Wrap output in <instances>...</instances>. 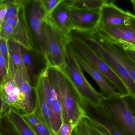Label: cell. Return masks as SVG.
Instances as JSON below:
<instances>
[{
  "instance_id": "74e56055",
  "label": "cell",
  "mask_w": 135,
  "mask_h": 135,
  "mask_svg": "<svg viewBox=\"0 0 135 135\" xmlns=\"http://www.w3.org/2000/svg\"><path fill=\"white\" fill-rule=\"evenodd\" d=\"M131 2L132 4L133 9H134L135 12V0H131Z\"/></svg>"
},
{
  "instance_id": "6da1fadb",
  "label": "cell",
  "mask_w": 135,
  "mask_h": 135,
  "mask_svg": "<svg viewBox=\"0 0 135 135\" xmlns=\"http://www.w3.org/2000/svg\"><path fill=\"white\" fill-rule=\"evenodd\" d=\"M47 71L51 83L61 107L62 123L76 127L85 117L79 97L61 69L47 67Z\"/></svg>"
},
{
  "instance_id": "277c9868",
  "label": "cell",
  "mask_w": 135,
  "mask_h": 135,
  "mask_svg": "<svg viewBox=\"0 0 135 135\" xmlns=\"http://www.w3.org/2000/svg\"><path fill=\"white\" fill-rule=\"evenodd\" d=\"M69 37V43L75 53L81 55L99 71L121 95L129 94L123 82L105 62L84 43L70 35Z\"/></svg>"
},
{
  "instance_id": "4fadbf2b",
  "label": "cell",
  "mask_w": 135,
  "mask_h": 135,
  "mask_svg": "<svg viewBox=\"0 0 135 135\" xmlns=\"http://www.w3.org/2000/svg\"><path fill=\"white\" fill-rule=\"evenodd\" d=\"M46 20L60 31L68 33L73 30L71 19L70 7L67 0H61L47 16Z\"/></svg>"
},
{
  "instance_id": "e0dca14e",
  "label": "cell",
  "mask_w": 135,
  "mask_h": 135,
  "mask_svg": "<svg viewBox=\"0 0 135 135\" xmlns=\"http://www.w3.org/2000/svg\"><path fill=\"white\" fill-rule=\"evenodd\" d=\"M7 126L16 135H36L23 116L13 108L8 109L4 117Z\"/></svg>"
},
{
  "instance_id": "836d02e7",
  "label": "cell",
  "mask_w": 135,
  "mask_h": 135,
  "mask_svg": "<svg viewBox=\"0 0 135 135\" xmlns=\"http://www.w3.org/2000/svg\"><path fill=\"white\" fill-rule=\"evenodd\" d=\"M4 22L9 25L12 27L13 29H15L18 24L19 21V16L14 17H10V18H5L4 21Z\"/></svg>"
},
{
  "instance_id": "8d00e7d4",
  "label": "cell",
  "mask_w": 135,
  "mask_h": 135,
  "mask_svg": "<svg viewBox=\"0 0 135 135\" xmlns=\"http://www.w3.org/2000/svg\"><path fill=\"white\" fill-rule=\"evenodd\" d=\"M71 135H80L79 134L78 132L77 131V130H76L75 128V127L73 130V131H72V133H71Z\"/></svg>"
},
{
  "instance_id": "cb8c5ba5",
  "label": "cell",
  "mask_w": 135,
  "mask_h": 135,
  "mask_svg": "<svg viewBox=\"0 0 135 135\" xmlns=\"http://www.w3.org/2000/svg\"><path fill=\"white\" fill-rule=\"evenodd\" d=\"M68 1L71 8L100 12L105 0H71Z\"/></svg>"
},
{
  "instance_id": "7a4b0ae2",
  "label": "cell",
  "mask_w": 135,
  "mask_h": 135,
  "mask_svg": "<svg viewBox=\"0 0 135 135\" xmlns=\"http://www.w3.org/2000/svg\"><path fill=\"white\" fill-rule=\"evenodd\" d=\"M66 64L62 70L70 82L82 104L99 106L103 95L96 90L86 80L70 43L66 47Z\"/></svg>"
},
{
  "instance_id": "e575fe53",
  "label": "cell",
  "mask_w": 135,
  "mask_h": 135,
  "mask_svg": "<svg viewBox=\"0 0 135 135\" xmlns=\"http://www.w3.org/2000/svg\"><path fill=\"white\" fill-rule=\"evenodd\" d=\"M127 12L129 17V27L135 29V15L129 11Z\"/></svg>"
},
{
  "instance_id": "5bb4252c",
  "label": "cell",
  "mask_w": 135,
  "mask_h": 135,
  "mask_svg": "<svg viewBox=\"0 0 135 135\" xmlns=\"http://www.w3.org/2000/svg\"><path fill=\"white\" fill-rule=\"evenodd\" d=\"M25 2L21 7L19 14V21L14 29L13 35L9 40L19 44L28 51L35 50L31 35L28 25L26 14Z\"/></svg>"
},
{
  "instance_id": "1f68e13d",
  "label": "cell",
  "mask_w": 135,
  "mask_h": 135,
  "mask_svg": "<svg viewBox=\"0 0 135 135\" xmlns=\"http://www.w3.org/2000/svg\"><path fill=\"white\" fill-rule=\"evenodd\" d=\"M134 117L135 125V97L128 94L123 96Z\"/></svg>"
},
{
  "instance_id": "ffe728a7",
  "label": "cell",
  "mask_w": 135,
  "mask_h": 135,
  "mask_svg": "<svg viewBox=\"0 0 135 135\" xmlns=\"http://www.w3.org/2000/svg\"><path fill=\"white\" fill-rule=\"evenodd\" d=\"M20 47L23 62L29 78V82L32 87L34 89L40 73L37 71L35 62L30 54V52L21 46Z\"/></svg>"
},
{
  "instance_id": "2e32d148",
  "label": "cell",
  "mask_w": 135,
  "mask_h": 135,
  "mask_svg": "<svg viewBox=\"0 0 135 135\" xmlns=\"http://www.w3.org/2000/svg\"><path fill=\"white\" fill-rule=\"evenodd\" d=\"M97 29L104 36L112 41L135 46V29L131 27L99 25Z\"/></svg>"
},
{
  "instance_id": "9c48e42d",
  "label": "cell",
  "mask_w": 135,
  "mask_h": 135,
  "mask_svg": "<svg viewBox=\"0 0 135 135\" xmlns=\"http://www.w3.org/2000/svg\"><path fill=\"white\" fill-rule=\"evenodd\" d=\"M85 32L122 64L135 82V65L128 58L120 45L104 36L97 29Z\"/></svg>"
},
{
  "instance_id": "d6986e66",
  "label": "cell",
  "mask_w": 135,
  "mask_h": 135,
  "mask_svg": "<svg viewBox=\"0 0 135 135\" xmlns=\"http://www.w3.org/2000/svg\"><path fill=\"white\" fill-rule=\"evenodd\" d=\"M34 89L35 100L34 111L38 114L42 119L48 125L51 131L50 111L45 97L42 82L39 75Z\"/></svg>"
},
{
  "instance_id": "8fae6325",
  "label": "cell",
  "mask_w": 135,
  "mask_h": 135,
  "mask_svg": "<svg viewBox=\"0 0 135 135\" xmlns=\"http://www.w3.org/2000/svg\"><path fill=\"white\" fill-rule=\"evenodd\" d=\"M70 15L73 29L81 31H90L97 29L100 21L99 11L70 8Z\"/></svg>"
},
{
  "instance_id": "f1b7e54d",
  "label": "cell",
  "mask_w": 135,
  "mask_h": 135,
  "mask_svg": "<svg viewBox=\"0 0 135 135\" xmlns=\"http://www.w3.org/2000/svg\"><path fill=\"white\" fill-rule=\"evenodd\" d=\"M8 70L5 62L0 52V86L4 83L8 77Z\"/></svg>"
},
{
  "instance_id": "5b68a950",
  "label": "cell",
  "mask_w": 135,
  "mask_h": 135,
  "mask_svg": "<svg viewBox=\"0 0 135 135\" xmlns=\"http://www.w3.org/2000/svg\"><path fill=\"white\" fill-rule=\"evenodd\" d=\"M70 32V36L84 43L105 62L123 82L129 94L135 97V82L122 64L85 32L73 29Z\"/></svg>"
},
{
  "instance_id": "ba28073f",
  "label": "cell",
  "mask_w": 135,
  "mask_h": 135,
  "mask_svg": "<svg viewBox=\"0 0 135 135\" xmlns=\"http://www.w3.org/2000/svg\"><path fill=\"white\" fill-rule=\"evenodd\" d=\"M42 79L47 104L50 112V123L52 135H55L62 123V110L57 96L49 78L47 67L39 75Z\"/></svg>"
},
{
  "instance_id": "4316f807",
  "label": "cell",
  "mask_w": 135,
  "mask_h": 135,
  "mask_svg": "<svg viewBox=\"0 0 135 135\" xmlns=\"http://www.w3.org/2000/svg\"><path fill=\"white\" fill-rule=\"evenodd\" d=\"M61 0H41V3L47 16H48Z\"/></svg>"
},
{
  "instance_id": "3957f363",
  "label": "cell",
  "mask_w": 135,
  "mask_h": 135,
  "mask_svg": "<svg viewBox=\"0 0 135 135\" xmlns=\"http://www.w3.org/2000/svg\"><path fill=\"white\" fill-rule=\"evenodd\" d=\"M69 33H65L46 20L45 23V58L47 67L63 69L66 64V46Z\"/></svg>"
},
{
  "instance_id": "f546056e",
  "label": "cell",
  "mask_w": 135,
  "mask_h": 135,
  "mask_svg": "<svg viewBox=\"0 0 135 135\" xmlns=\"http://www.w3.org/2000/svg\"><path fill=\"white\" fill-rule=\"evenodd\" d=\"M1 27L2 31L0 38H4L10 40L13 35L14 29L4 21L2 24Z\"/></svg>"
},
{
  "instance_id": "83f0119b",
  "label": "cell",
  "mask_w": 135,
  "mask_h": 135,
  "mask_svg": "<svg viewBox=\"0 0 135 135\" xmlns=\"http://www.w3.org/2000/svg\"><path fill=\"white\" fill-rule=\"evenodd\" d=\"M120 45L128 58L135 65V46L126 43H117Z\"/></svg>"
},
{
  "instance_id": "4dcf8cb0",
  "label": "cell",
  "mask_w": 135,
  "mask_h": 135,
  "mask_svg": "<svg viewBox=\"0 0 135 135\" xmlns=\"http://www.w3.org/2000/svg\"><path fill=\"white\" fill-rule=\"evenodd\" d=\"M75 127L71 124L62 123L55 135H71Z\"/></svg>"
},
{
  "instance_id": "d6a6232c",
  "label": "cell",
  "mask_w": 135,
  "mask_h": 135,
  "mask_svg": "<svg viewBox=\"0 0 135 135\" xmlns=\"http://www.w3.org/2000/svg\"><path fill=\"white\" fill-rule=\"evenodd\" d=\"M8 9V1H0V25L4 21Z\"/></svg>"
},
{
  "instance_id": "7c38bea8",
  "label": "cell",
  "mask_w": 135,
  "mask_h": 135,
  "mask_svg": "<svg viewBox=\"0 0 135 135\" xmlns=\"http://www.w3.org/2000/svg\"><path fill=\"white\" fill-rule=\"evenodd\" d=\"M100 12V25L129 27V17L127 11L119 8L114 2L107 1Z\"/></svg>"
},
{
  "instance_id": "30bf717a",
  "label": "cell",
  "mask_w": 135,
  "mask_h": 135,
  "mask_svg": "<svg viewBox=\"0 0 135 135\" xmlns=\"http://www.w3.org/2000/svg\"><path fill=\"white\" fill-rule=\"evenodd\" d=\"M85 117L106 132L108 135H126L114 120L100 106L82 104Z\"/></svg>"
},
{
  "instance_id": "f35d334b",
  "label": "cell",
  "mask_w": 135,
  "mask_h": 135,
  "mask_svg": "<svg viewBox=\"0 0 135 135\" xmlns=\"http://www.w3.org/2000/svg\"><path fill=\"white\" fill-rule=\"evenodd\" d=\"M2 31V27L1 25H0V35H1V32Z\"/></svg>"
},
{
  "instance_id": "603a6c76",
  "label": "cell",
  "mask_w": 135,
  "mask_h": 135,
  "mask_svg": "<svg viewBox=\"0 0 135 135\" xmlns=\"http://www.w3.org/2000/svg\"><path fill=\"white\" fill-rule=\"evenodd\" d=\"M80 135H108L102 128L87 117H83L75 127Z\"/></svg>"
},
{
  "instance_id": "52a82bcc",
  "label": "cell",
  "mask_w": 135,
  "mask_h": 135,
  "mask_svg": "<svg viewBox=\"0 0 135 135\" xmlns=\"http://www.w3.org/2000/svg\"><path fill=\"white\" fill-rule=\"evenodd\" d=\"M27 4L28 8L26 17L34 49L42 53L45 57V23L47 16L41 0L27 1Z\"/></svg>"
},
{
  "instance_id": "d590c367",
  "label": "cell",
  "mask_w": 135,
  "mask_h": 135,
  "mask_svg": "<svg viewBox=\"0 0 135 135\" xmlns=\"http://www.w3.org/2000/svg\"><path fill=\"white\" fill-rule=\"evenodd\" d=\"M3 129L4 135H16L11 131L7 125Z\"/></svg>"
},
{
  "instance_id": "7402d4cb",
  "label": "cell",
  "mask_w": 135,
  "mask_h": 135,
  "mask_svg": "<svg viewBox=\"0 0 135 135\" xmlns=\"http://www.w3.org/2000/svg\"><path fill=\"white\" fill-rule=\"evenodd\" d=\"M24 118L36 135H52L48 125L35 111L23 115Z\"/></svg>"
},
{
  "instance_id": "9a60e30c",
  "label": "cell",
  "mask_w": 135,
  "mask_h": 135,
  "mask_svg": "<svg viewBox=\"0 0 135 135\" xmlns=\"http://www.w3.org/2000/svg\"><path fill=\"white\" fill-rule=\"evenodd\" d=\"M75 53V52H74ZM76 59L81 68L87 73L97 84L101 91V93L105 97H109L119 94L113 86L104 76L82 57L75 53Z\"/></svg>"
},
{
  "instance_id": "8992f818",
  "label": "cell",
  "mask_w": 135,
  "mask_h": 135,
  "mask_svg": "<svg viewBox=\"0 0 135 135\" xmlns=\"http://www.w3.org/2000/svg\"><path fill=\"white\" fill-rule=\"evenodd\" d=\"M100 107L114 120L126 135H135V125L132 113L123 96L107 97L103 96Z\"/></svg>"
},
{
  "instance_id": "ab89813d",
  "label": "cell",
  "mask_w": 135,
  "mask_h": 135,
  "mask_svg": "<svg viewBox=\"0 0 135 135\" xmlns=\"http://www.w3.org/2000/svg\"><path fill=\"white\" fill-rule=\"evenodd\" d=\"M0 109H1V102H0ZM2 120L1 119V117H0V124H1Z\"/></svg>"
},
{
  "instance_id": "60d3db41",
  "label": "cell",
  "mask_w": 135,
  "mask_h": 135,
  "mask_svg": "<svg viewBox=\"0 0 135 135\" xmlns=\"http://www.w3.org/2000/svg\"><path fill=\"white\" fill-rule=\"evenodd\" d=\"M0 135H2L1 134V133H0Z\"/></svg>"
},
{
  "instance_id": "ac0fdd59",
  "label": "cell",
  "mask_w": 135,
  "mask_h": 135,
  "mask_svg": "<svg viewBox=\"0 0 135 135\" xmlns=\"http://www.w3.org/2000/svg\"><path fill=\"white\" fill-rule=\"evenodd\" d=\"M8 71L12 74L17 85L21 90L31 113L35 110V94L34 89L27 81L16 68L10 58Z\"/></svg>"
},
{
  "instance_id": "484cf974",
  "label": "cell",
  "mask_w": 135,
  "mask_h": 135,
  "mask_svg": "<svg viewBox=\"0 0 135 135\" xmlns=\"http://www.w3.org/2000/svg\"><path fill=\"white\" fill-rule=\"evenodd\" d=\"M8 40L4 38H0V52L4 59L6 67L8 70L10 56L8 45Z\"/></svg>"
},
{
  "instance_id": "d4e9b609",
  "label": "cell",
  "mask_w": 135,
  "mask_h": 135,
  "mask_svg": "<svg viewBox=\"0 0 135 135\" xmlns=\"http://www.w3.org/2000/svg\"><path fill=\"white\" fill-rule=\"evenodd\" d=\"M24 2V1H8V9L6 18H10L19 16Z\"/></svg>"
},
{
  "instance_id": "44dd1931",
  "label": "cell",
  "mask_w": 135,
  "mask_h": 135,
  "mask_svg": "<svg viewBox=\"0 0 135 135\" xmlns=\"http://www.w3.org/2000/svg\"><path fill=\"white\" fill-rule=\"evenodd\" d=\"M8 45L10 58L16 68L24 78L30 83L23 62L20 45L14 41L9 40H8Z\"/></svg>"
}]
</instances>
